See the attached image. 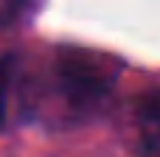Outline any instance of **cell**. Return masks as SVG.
<instances>
[{
	"instance_id": "cell-1",
	"label": "cell",
	"mask_w": 160,
	"mask_h": 157,
	"mask_svg": "<svg viewBox=\"0 0 160 157\" xmlns=\"http://www.w3.org/2000/svg\"><path fill=\"white\" fill-rule=\"evenodd\" d=\"M118 76L121 62L110 53L62 45L42 73L31 70V115H45L56 126L90 121L107 107Z\"/></svg>"
},
{
	"instance_id": "cell-2",
	"label": "cell",
	"mask_w": 160,
	"mask_h": 157,
	"mask_svg": "<svg viewBox=\"0 0 160 157\" xmlns=\"http://www.w3.org/2000/svg\"><path fill=\"white\" fill-rule=\"evenodd\" d=\"M31 118V67L20 53L0 56V132Z\"/></svg>"
},
{
	"instance_id": "cell-3",
	"label": "cell",
	"mask_w": 160,
	"mask_h": 157,
	"mask_svg": "<svg viewBox=\"0 0 160 157\" xmlns=\"http://www.w3.org/2000/svg\"><path fill=\"white\" fill-rule=\"evenodd\" d=\"M138 124L143 138L160 140V87H152L141 101H138Z\"/></svg>"
},
{
	"instance_id": "cell-4",
	"label": "cell",
	"mask_w": 160,
	"mask_h": 157,
	"mask_svg": "<svg viewBox=\"0 0 160 157\" xmlns=\"http://www.w3.org/2000/svg\"><path fill=\"white\" fill-rule=\"evenodd\" d=\"M28 0H0V25H11L22 11H25Z\"/></svg>"
}]
</instances>
